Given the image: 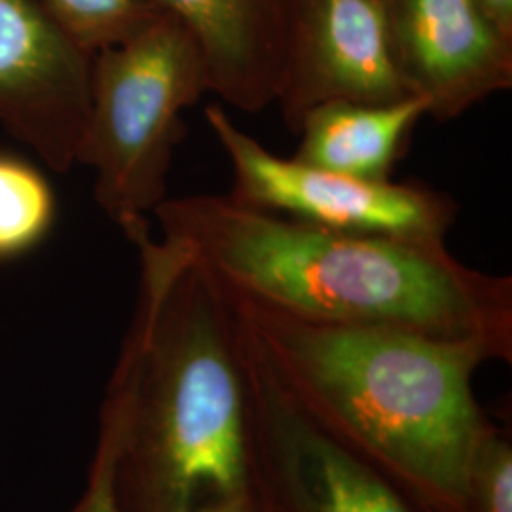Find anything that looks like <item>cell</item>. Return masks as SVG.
Returning a JSON list of instances; mask_svg holds the SVG:
<instances>
[{"label":"cell","mask_w":512,"mask_h":512,"mask_svg":"<svg viewBox=\"0 0 512 512\" xmlns=\"http://www.w3.org/2000/svg\"><path fill=\"white\" fill-rule=\"evenodd\" d=\"M139 291L103 408L122 512H266L245 338L226 287L148 220L128 228Z\"/></svg>","instance_id":"6da1fadb"},{"label":"cell","mask_w":512,"mask_h":512,"mask_svg":"<svg viewBox=\"0 0 512 512\" xmlns=\"http://www.w3.org/2000/svg\"><path fill=\"white\" fill-rule=\"evenodd\" d=\"M162 236L238 291L313 321L480 342L512 359V279L452 255L444 239L330 230L234 200L165 198Z\"/></svg>","instance_id":"7a4b0ae2"},{"label":"cell","mask_w":512,"mask_h":512,"mask_svg":"<svg viewBox=\"0 0 512 512\" xmlns=\"http://www.w3.org/2000/svg\"><path fill=\"white\" fill-rule=\"evenodd\" d=\"M226 291L264 363L315 425L418 509L467 512L469 463L490 425L473 378L497 359L494 349L313 321Z\"/></svg>","instance_id":"3957f363"},{"label":"cell","mask_w":512,"mask_h":512,"mask_svg":"<svg viewBox=\"0 0 512 512\" xmlns=\"http://www.w3.org/2000/svg\"><path fill=\"white\" fill-rule=\"evenodd\" d=\"M205 93L211 78L202 50L167 10L128 42L93 55L78 164L95 171V202L124 232L167 198L181 114Z\"/></svg>","instance_id":"277c9868"},{"label":"cell","mask_w":512,"mask_h":512,"mask_svg":"<svg viewBox=\"0 0 512 512\" xmlns=\"http://www.w3.org/2000/svg\"><path fill=\"white\" fill-rule=\"evenodd\" d=\"M205 118L232 167L230 196L245 205L330 230L406 239H444L458 215V203L425 184L366 181L277 156L220 103L207 105Z\"/></svg>","instance_id":"5b68a950"},{"label":"cell","mask_w":512,"mask_h":512,"mask_svg":"<svg viewBox=\"0 0 512 512\" xmlns=\"http://www.w3.org/2000/svg\"><path fill=\"white\" fill-rule=\"evenodd\" d=\"M241 329L256 475L266 512H420L395 484L296 406L243 323Z\"/></svg>","instance_id":"8992f818"},{"label":"cell","mask_w":512,"mask_h":512,"mask_svg":"<svg viewBox=\"0 0 512 512\" xmlns=\"http://www.w3.org/2000/svg\"><path fill=\"white\" fill-rule=\"evenodd\" d=\"M92 63L38 0H0V124L57 173L78 164Z\"/></svg>","instance_id":"52a82bcc"},{"label":"cell","mask_w":512,"mask_h":512,"mask_svg":"<svg viewBox=\"0 0 512 512\" xmlns=\"http://www.w3.org/2000/svg\"><path fill=\"white\" fill-rule=\"evenodd\" d=\"M410 95L382 0H287L275 103L293 133L302 116L323 103H393Z\"/></svg>","instance_id":"ba28073f"},{"label":"cell","mask_w":512,"mask_h":512,"mask_svg":"<svg viewBox=\"0 0 512 512\" xmlns=\"http://www.w3.org/2000/svg\"><path fill=\"white\" fill-rule=\"evenodd\" d=\"M397 67L429 116L454 120L511 90L512 40L475 0H382Z\"/></svg>","instance_id":"9c48e42d"},{"label":"cell","mask_w":512,"mask_h":512,"mask_svg":"<svg viewBox=\"0 0 512 512\" xmlns=\"http://www.w3.org/2000/svg\"><path fill=\"white\" fill-rule=\"evenodd\" d=\"M202 50L211 93L256 114L275 103L287 37V0H158Z\"/></svg>","instance_id":"30bf717a"},{"label":"cell","mask_w":512,"mask_h":512,"mask_svg":"<svg viewBox=\"0 0 512 512\" xmlns=\"http://www.w3.org/2000/svg\"><path fill=\"white\" fill-rule=\"evenodd\" d=\"M423 116L429 110L418 95L393 103H323L302 116L294 158L357 179L387 181Z\"/></svg>","instance_id":"8fae6325"},{"label":"cell","mask_w":512,"mask_h":512,"mask_svg":"<svg viewBox=\"0 0 512 512\" xmlns=\"http://www.w3.org/2000/svg\"><path fill=\"white\" fill-rule=\"evenodd\" d=\"M55 220L52 186L35 165L0 154V260L35 249Z\"/></svg>","instance_id":"7c38bea8"},{"label":"cell","mask_w":512,"mask_h":512,"mask_svg":"<svg viewBox=\"0 0 512 512\" xmlns=\"http://www.w3.org/2000/svg\"><path fill=\"white\" fill-rule=\"evenodd\" d=\"M55 25L86 54L120 46L165 12L158 0H38Z\"/></svg>","instance_id":"4fadbf2b"},{"label":"cell","mask_w":512,"mask_h":512,"mask_svg":"<svg viewBox=\"0 0 512 512\" xmlns=\"http://www.w3.org/2000/svg\"><path fill=\"white\" fill-rule=\"evenodd\" d=\"M467 512H512L511 440L492 423L469 463Z\"/></svg>","instance_id":"5bb4252c"},{"label":"cell","mask_w":512,"mask_h":512,"mask_svg":"<svg viewBox=\"0 0 512 512\" xmlns=\"http://www.w3.org/2000/svg\"><path fill=\"white\" fill-rule=\"evenodd\" d=\"M114 452L116 429L114 420L105 408H101L99 437L93 454L86 486L73 507L67 512H122L114 492Z\"/></svg>","instance_id":"9a60e30c"},{"label":"cell","mask_w":512,"mask_h":512,"mask_svg":"<svg viewBox=\"0 0 512 512\" xmlns=\"http://www.w3.org/2000/svg\"><path fill=\"white\" fill-rule=\"evenodd\" d=\"M482 14L512 40V0H475Z\"/></svg>","instance_id":"2e32d148"},{"label":"cell","mask_w":512,"mask_h":512,"mask_svg":"<svg viewBox=\"0 0 512 512\" xmlns=\"http://www.w3.org/2000/svg\"><path fill=\"white\" fill-rule=\"evenodd\" d=\"M420 512H450V511H439V509H420Z\"/></svg>","instance_id":"e0dca14e"}]
</instances>
